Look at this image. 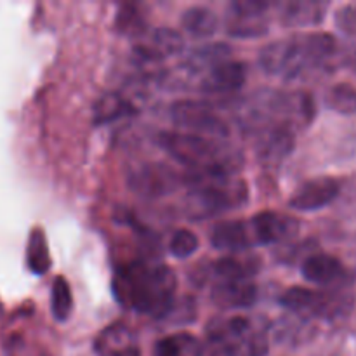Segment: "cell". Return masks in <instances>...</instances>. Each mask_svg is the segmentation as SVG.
Wrapping results in <instances>:
<instances>
[{"label":"cell","instance_id":"4316f807","mask_svg":"<svg viewBox=\"0 0 356 356\" xmlns=\"http://www.w3.org/2000/svg\"><path fill=\"white\" fill-rule=\"evenodd\" d=\"M198 249V236L190 229H177L169 242V250L177 259L193 256Z\"/></svg>","mask_w":356,"mask_h":356},{"label":"cell","instance_id":"52a82bcc","mask_svg":"<svg viewBox=\"0 0 356 356\" xmlns=\"http://www.w3.org/2000/svg\"><path fill=\"white\" fill-rule=\"evenodd\" d=\"M184 49V40L179 31L172 28H155L145 33L138 44H134V56L146 63H156L170 56L181 54Z\"/></svg>","mask_w":356,"mask_h":356},{"label":"cell","instance_id":"f1b7e54d","mask_svg":"<svg viewBox=\"0 0 356 356\" xmlns=\"http://www.w3.org/2000/svg\"><path fill=\"white\" fill-rule=\"evenodd\" d=\"M195 356H235V346H233L232 341L207 337L205 343L198 344Z\"/></svg>","mask_w":356,"mask_h":356},{"label":"cell","instance_id":"44dd1931","mask_svg":"<svg viewBox=\"0 0 356 356\" xmlns=\"http://www.w3.org/2000/svg\"><path fill=\"white\" fill-rule=\"evenodd\" d=\"M320 292L309 291L305 287H292L284 292L280 298V305L285 309L298 315H313L315 316L316 305H318Z\"/></svg>","mask_w":356,"mask_h":356},{"label":"cell","instance_id":"7402d4cb","mask_svg":"<svg viewBox=\"0 0 356 356\" xmlns=\"http://www.w3.org/2000/svg\"><path fill=\"white\" fill-rule=\"evenodd\" d=\"M226 31H228V35L236 38L263 37L264 33H268L266 16H236V14H228Z\"/></svg>","mask_w":356,"mask_h":356},{"label":"cell","instance_id":"1f68e13d","mask_svg":"<svg viewBox=\"0 0 356 356\" xmlns=\"http://www.w3.org/2000/svg\"><path fill=\"white\" fill-rule=\"evenodd\" d=\"M247 355L249 356H266L268 353V339L264 332H257L249 336L247 339Z\"/></svg>","mask_w":356,"mask_h":356},{"label":"cell","instance_id":"83f0119b","mask_svg":"<svg viewBox=\"0 0 356 356\" xmlns=\"http://www.w3.org/2000/svg\"><path fill=\"white\" fill-rule=\"evenodd\" d=\"M195 313H197V306L191 298H181L174 301V305L170 306L169 313L165 315V318L169 323H191L195 322Z\"/></svg>","mask_w":356,"mask_h":356},{"label":"cell","instance_id":"8992f818","mask_svg":"<svg viewBox=\"0 0 356 356\" xmlns=\"http://www.w3.org/2000/svg\"><path fill=\"white\" fill-rule=\"evenodd\" d=\"M256 245H271V243L289 242L299 233V222L278 212H259L249 221Z\"/></svg>","mask_w":356,"mask_h":356},{"label":"cell","instance_id":"cb8c5ba5","mask_svg":"<svg viewBox=\"0 0 356 356\" xmlns=\"http://www.w3.org/2000/svg\"><path fill=\"white\" fill-rule=\"evenodd\" d=\"M198 344L188 334H179V336L162 337L155 343L153 348V356H188L197 353Z\"/></svg>","mask_w":356,"mask_h":356},{"label":"cell","instance_id":"484cf974","mask_svg":"<svg viewBox=\"0 0 356 356\" xmlns=\"http://www.w3.org/2000/svg\"><path fill=\"white\" fill-rule=\"evenodd\" d=\"M117 28L120 33L131 35V37H143L146 33L145 19L138 9L132 6H125L117 14Z\"/></svg>","mask_w":356,"mask_h":356},{"label":"cell","instance_id":"e0dca14e","mask_svg":"<svg viewBox=\"0 0 356 356\" xmlns=\"http://www.w3.org/2000/svg\"><path fill=\"white\" fill-rule=\"evenodd\" d=\"M136 108L132 106L131 101H127L125 97H122L120 94H104L103 97L97 99V103L94 104V124L96 125H104L110 124V122L118 120L122 117H127V115H134Z\"/></svg>","mask_w":356,"mask_h":356},{"label":"cell","instance_id":"d6a6232c","mask_svg":"<svg viewBox=\"0 0 356 356\" xmlns=\"http://www.w3.org/2000/svg\"><path fill=\"white\" fill-rule=\"evenodd\" d=\"M0 313H2V306H0Z\"/></svg>","mask_w":356,"mask_h":356},{"label":"cell","instance_id":"277c9868","mask_svg":"<svg viewBox=\"0 0 356 356\" xmlns=\"http://www.w3.org/2000/svg\"><path fill=\"white\" fill-rule=\"evenodd\" d=\"M259 65L266 73L282 79H296L309 68L301 37L271 42L261 51Z\"/></svg>","mask_w":356,"mask_h":356},{"label":"cell","instance_id":"d6986e66","mask_svg":"<svg viewBox=\"0 0 356 356\" xmlns=\"http://www.w3.org/2000/svg\"><path fill=\"white\" fill-rule=\"evenodd\" d=\"M26 264L31 273L45 275L51 268V254H49L47 240L40 228L31 232L26 247Z\"/></svg>","mask_w":356,"mask_h":356},{"label":"cell","instance_id":"7a4b0ae2","mask_svg":"<svg viewBox=\"0 0 356 356\" xmlns=\"http://www.w3.org/2000/svg\"><path fill=\"white\" fill-rule=\"evenodd\" d=\"M188 195V216L193 219L212 218L247 202V186L232 177H212L191 174Z\"/></svg>","mask_w":356,"mask_h":356},{"label":"cell","instance_id":"6da1fadb","mask_svg":"<svg viewBox=\"0 0 356 356\" xmlns=\"http://www.w3.org/2000/svg\"><path fill=\"white\" fill-rule=\"evenodd\" d=\"M176 273L165 264L132 263L113 278V294L125 308L163 320L176 298Z\"/></svg>","mask_w":356,"mask_h":356},{"label":"cell","instance_id":"ba28073f","mask_svg":"<svg viewBox=\"0 0 356 356\" xmlns=\"http://www.w3.org/2000/svg\"><path fill=\"white\" fill-rule=\"evenodd\" d=\"M296 146L294 131L284 125L263 127L256 141V155L263 165H278L287 159Z\"/></svg>","mask_w":356,"mask_h":356},{"label":"cell","instance_id":"603a6c76","mask_svg":"<svg viewBox=\"0 0 356 356\" xmlns=\"http://www.w3.org/2000/svg\"><path fill=\"white\" fill-rule=\"evenodd\" d=\"M73 296L70 284L63 277H56L51 289V312L58 322H66L72 315Z\"/></svg>","mask_w":356,"mask_h":356},{"label":"cell","instance_id":"5bb4252c","mask_svg":"<svg viewBox=\"0 0 356 356\" xmlns=\"http://www.w3.org/2000/svg\"><path fill=\"white\" fill-rule=\"evenodd\" d=\"M301 273L312 284L332 285L343 280L346 271L337 257L329 256V254H313L308 259L302 261Z\"/></svg>","mask_w":356,"mask_h":356},{"label":"cell","instance_id":"9a60e30c","mask_svg":"<svg viewBox=\"0 0 356 356\" xmlns=\"http://www.w3.org/2000/svg\"><path fill=\"white\" fill-rule=\"evenodd\" d=\"M232 56V47L226 44H207L195 49L190 52L183 63V70L188 73H204L211 72L216 66L229 61Z\"/></svg>","mask_w":356,"mask_h":356},{"label":"cell","instance_id":"f546056e","mask_svg":"<svg viewBox=\"0 0 356 356\" xmlns=\"http://www.w3.org/2000/svg\"><path fill=\"white\" fill-rule=\"evenodd\" d=\"M270 3L263 0H236L229 6L228 14L236 16H266V10Z\"/></svg>","mask_w":356,"mask_h":356},{"label":"cell","instance_id":"4fadbf2b","mask_svg":"<svg viewBox=\"0 0 356 356\" xmlns=\"http://www.w3.org/2000/svg\"><path fill=\"white\" fill-rule=\"evenodd\" d=\"M247 68L240 61H226L216 66L202 80V90L205 92H233L245 83Z\"/></svg>","mask_w":356,"mask_h":356},{"label":"cell","instance_id":"3957f363","mask_svg":"<svg viewBox=\"0 0 356 356\" xmlns=\"http://www.w3.org/2000/svg\"><path fill=\"white\" fill-rule=\"evenodd\" d=\"M170 117L177 127L191 131L195 136H202V138L209 136V138L218 139H225L229 136L228 125L212 111L207 103H202V101H176L170 106Z\"/></svg>","mask_w":356,"mask_h":356},{"label":"cell","instance_id":"ac0fdd59","mask_svg":"<svg viewBox=\"0 0 356 356\" xmlns=\"http://www.w3.org/2000/svg\"><path fill=\"white\" fill-rule=\"evenodd\" d=\"M181 23H183L184 30L193 37L207 38L218 31L219 17L214 10L207 9V7H190L188 10H184Z\"/></svg>","mask_w":356,"mask_h":356},{"label":"cell","instance_id":"8fae6325","mask_svg":"<svg viewBox=\"0 0 356 356\" xmlns=\"http://www.w3.org/2000/svg\"><path fill=\"white\" fill-rule=\"evenodd\" d=\"M212 301L225 309H247L256 305L257 287L252 280L218 282L212 289Z\"/></svg>","mask_w":356,"mask_h":356},{"label":"cell","instance_id":"30bf717a","mask_svg":"<svg viewBox=\"0 0 356 356\" xmlns=\"http://www.w3.org/2000/svg\"><path fill=\"white\" fill-rule=\"evenodd\" d=\"M99 356H141L134 332L124 323H113L94 343Z\"/></svg>","mask_w":356,"mask_h":356},{"label":"cell","instance_id":"9c48e42d","mask_svg":"<svg viewBox=\"0 0 356 356\" xmlns=\"http://www.w3.org/2000/svg\"><path fill=\"white\" fill-rule=\"evenodd\" d=\"M339 195V183L332 177H316L301 184L289 200V205L296 211L312 212L327 207Z\"/></svg>","mask_w":356,"mask_h":356},{"label":"cell","instance_id":"d4e9b609","mask_svg":"<svg viewBox=\"0 0 356 356\" xmlns=\"http://www.w3.org/2000/svg\"><path fill=\"white\" fill-rule=\"evenodd\" d=\"M325 104L337 113H356V89L350 83H337L327 90Z\"/></svg>","mask_w":356,"mask_h":356},{"label":"cell","instance_id":"7c38bea8","mask_svg":"<svg viewBox=\"0 0 356 356\" xmlns=\"http://www.w3.org/2000/svg\"><path fill=\"white\" fill-rule=\"evenodd\" d=\"M212 245L226 252H243L249 247L256 245L250 226L242 221H226L214 226L211 235Z\"/></svg>","mask_w":356,"mask_h":356},{"label":"cell","instance_id":"ffe728a7","mask_svg":"<svg viewBox=\"0 0 356 356\" xmlns=\"http://www.w3.org/2000/svg\"><path fill=\"white\" fill-rule=\"evenodd\" d=\"M257 261L250 263V261H240L236 257H222L212 264L214 275L219 278V282H233V280H249L259 266Z\"/></svg>","mask_w":356,"mask_h":356},{"label":"cell","instance_id":"4dcf8cb0","mask_svg":"<svg viewBox=\"0 0 356 356\" xmlns=\"http://www.w3.org/2000/svg\"><path fill=\"white\" fill-rule=\"evenodd\" d=\"M336 23L344 33L356 37V6H346L337 10Z\"/></svg>","mask_w":356,"mask_h":356},{"label":"cell","instance_id":"5b68a950","mask_svg":"<svg viewBox=\"0 0 356 356\" xmlns=\"http://www.w3.org/2000/svg\"><path fill=\"white\" fill-rule=\"evenodd\" d=\"M177 184H179V176L176 170L163 163H146L132 170L129 176V186L146 198H159L172 193Z\"/></svg>","mask_w":356,"mask_h":356},{"label":"cell","instance_id":"2e32d148","mask_svg":"<svg viewBox=\"0 0 356 356\" xmlns=\"http://www.w3.org/2000/svg\"><path fill=\"white\" fill-rule=\"evenodd\" d=\"M327 3L315 0H301L291 2L282 10V21L287 26H312L318 24L325 16Z\"/></svg>","mask_w":356,"mask_h":356}]
</instances>
